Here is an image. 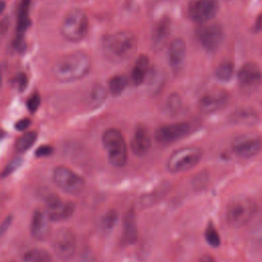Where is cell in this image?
<instances>
[{"label": "cell", "mask_w": 262, "mask_h": 262, "mask_svg": "<svg viewBox=\"0 0 262 262\" xmlns=\"http://www.w3.org/2000/svg\"><path fill=\"white\" fill-rule=\"evenodd\" d=\"M102 144L106 150L108 162L114 167H123L127 163L128 152L124 135L115 128L106 129L102 134Z\"/></svg>", "instance_id": "4"}, {"label": "cell", "mask_w": 262, "mask_h": 262, "mask_svg": "<svg viewBox=\"0 0 262 262\" xmlns=\"http://www.w3.org/2000/svg\"><path fill=\"white\" fill-rule=\"evenodd\" d=\"M198 37L201 44L207 51L214 52L222 44L224 31L220 24L212 23L203 26L198 32Z\"/></svg>", "instance_id": "12"}, {"label": "cell", "mask_w": 262, "mask_h": 262, "mask_svg": "<svg viewBox=\"0 0 262 262\" xmlns=\"http://www.w3.org/2000/svg\"><path fill=\"white\" fill-rule=\"evenodd\" d=\"M218 9V0H195L189 7V15L193 20L206 24L214 18Z\"/></svg>", "instance_id": "15"}, {"label": "cell", "mask_w": 262, "mask_h": 262, "mask_svg": "<svg viewBox=\"0 0 262 262\" xmlns=\"http://www.w3.org/2000/svg\"><path fill=\"white\" fill-rule=\"evenodd\" d=\"M233 71H234L233 63L229 60H225V61H222L217 67V69L215 71V76L219 81L227 82L232 78Z\"/></svg>", "instance_id": "27"}, {"label": "cell", "mask_w": 262, "mask_h": 262, "mask_svg": "<svg viewBox=\"0 0 262 262\" xmlns=\"http://www.w3.org/2000/svg\"><path fill=\"white\" fill-rule=\"evenodd\" d=\"M29 3L30 0H24L20 8L18 10V19H17V32L19 34H21L23 32H25L27 30V28L29 27L30 20H29V16H28V8H29Z\"/></svg>", "instance_id": "28"}, {"label": "cell", "mask_w": 262, "mask_h": 262, "mask_svg": "<svg viewBox=\"0 0 262 262\" xmlns=\"http://www.w3.org/2000/svg\"><path fill=\"white\" fill-rule=\"evenodd\" d=\"M205 238L211 247L216 248V247L220 246L221 239H220L219 233H218L217 229L215 228V226L212 223H209L206 230H205Z\"/></svg>", "instance_id": "31"}, {"label": "cell", "mask_w": 262, "mask_h": 262, "mask_svg": "<svg viewBox=\"0 0 262 262\" xmlns=\"http://www.w3.org/2000/svg\"><path fill=\"white\" fill-rule=\"evenodd\" d=\"M250 235L253 241L262 243V204L258 212V217L250 229Z\"/></svg>", "instance_id": "29"}, {"label": "cell", "mask_w": 262, "mask_h": 262, "mask_svg": "<svg viewBox=\"0 0 262 262\" xmlns=\"http://www.w3.org/2000/svg\"><path fill=\"white\" fill-rule=\"evenodd\" d=\"M229 100V94L223 89H214L205 93L200 101L199 108L204 114H212L223 108Z\"/></svg>", "instance_id": "14"}, {"label": "cell", "mask_w": 262, "mask_h": 262, "mask_svg": "<svg viewBox=\"0 0 262 262\" xmlns=\"http://www.w3.org/2000/svg\"><path fill=\"white\" fill-rule=\"evenodd\" d=\"M181 107V98L178 94L173 93L169 96V98L166 101L165 104V112L170 115L173 116L175 115Z\"/></svg>", "instance_id": "30"}, {"label": "cell", "mask_w": 262, "mask_h": 262, "mask_svg": "<svg viewBox=\"0 0 262 262\" xmlns=\"http://www.w3.org/2000/svg\"><path fill=\"white\" fill-rule=\"evenodd\" d=\"M52 152H53L52 146H50L48 144H45V145L39 146L36 149L35 155H36V157H47V156H50Z\"/></svg>", "instance_id": "36"}, {"label": "cell", "mask_w": 262, "mask_h": 262, "mask_svg": "<svg viewBox=\"0 0 262 262\" xmlns=\"http://www.w3.org/2000/svg\"><path fill=\"white\" fill-rule=\"evenodd\" d=\"M189 125L186 122H177L160 126L155 131V139L159 144L169 145L187 135Z\"/></svg>", "instance_id": "11"}, {"label": "cell", "mask_w": 262, "mask_h": 262, "mask_svg": "<svg viewBox=\"0 0 262 262\" xmlns=\"http://www.w3.org/2000/svg\"><path fill=\"white\" fill-rule=\"evenodd\" d=\"M106 98V90L100 84H95L91 87L87 95V104L90 107H97L104 102Z\"/></svg>", "instance_id": "23"}, {"label": "cell", "mask_w": 262, "mask_h": 262, "mask_svg": "<svg viewBox=\"0 0 262 262\" xmlns=\"http://www.w3.org/2000/svg\"><path fill=\"white\" fill-rule=\"evenodd\" d=\"M51 246L54 254L60 260H70L76 250L75 233L67 227L57 229L51 239Z\"/></svg>", "instance_id": "8"}, {"label": "cell", "mask_w": 262, "mask_h": 262, "mask_svg": "<svg viewBox=\"0 0 262 262\" xmlns=\"http://www.w3.org/2000/svg\"><path fill=\"white\" fill-rule=\"evenodd\" d=\"M30 125H31V120L30 119H28V118L20 119L19 121H17L15 123V129L17 131H25Z\"/></svg>", "instance_id": "37"}, {"label": "cell", "mask_w": 262, "mask_h": 262, "mask_svg": "<svg viewBox=\"0 0 262 262\" xmlns=\"http://www.w3.org/2000/svg\"><path fill=\"white\" fill-rule=\"evenodd\" d=\"M118 219V213L116 210H110L101 219V226L105 230H110L114 227Z\"/></svg>", "instance_id": "32"}, {"label": "cell", "mask_w": 262, "mask_h": 262, "mask_svg": "<svg viewBox=\"0 0 262 262\" xmlns=\"http://www.w3.org/2000/svg\"><path fill=\"white\" fill-rule=\"evenodd\" d=\"M203 157V149L198 146H184L174 150L167 160V169L171 173L187 171L198 165Z\"/></svg>", "instance_id": "6"}, {"label": "cell", "mask_w": 262, "mask_h": 262, "mask_svg": "<svg viewBox=\"0 0 262 262\" xmlns=\"http://www.w3.org/2000/svg\"><path fill=\"white\" fill-rule=\"evenodd\" d=\"M36 139H37V132H35V131L26 132L25 134H23L21 136H19L16 139L14 147L17 151L24 152V151L28 150L35 143Z\"/></svg>", "instance_id": "24"}, {"label": "cell", "mask_w": 262, "mask_h": 262, "mask_svg": "<svg viewBox=\"0 0 262 262\" xmlns=\"http://www.w3.org/2000/svg\"><path fill=\"white\" fill-rule=\"evenodd\" d=\"M170 35V19L168 17H163L157 23L151 35V44L155 50H161Z\"/></svg>", "instance_id": "19"}, {"label": "cell", "mask_w": 262, "mask_h": 262, "mask_svg": "<svg viewBox=\"0 0 262 262\" xmlns=\"http://www.w3.org/2000/svg\"><path fill=\"white\" fill-rule=\"evenodd\" d=\"M46 211L51 221H63L72 217L75 205L72 202H63L56 194H49L45 201Z\"/></svg>", "instance_id": "13"}, {"label": "cell", "mask_w": 262, "mask_h": 262, "mask_svg": "<svg viewBox=\"0 0 262 262\" xmlns=\"http://www.w3.org/2000/svg\"><path fill=\"white\" fill-rule=\"evenodd\" d=\"M257 214L255 202L247 195H237L233 198L226 207L225 219L228 226L241 228L247 225Z\"/></svg>", "instance_id": "3"}, {"label": "cell", "mask_w": 262, "mask_h": 262, "mask_svg": "<svg viewBox=\"0 0 262 262\" xmlns=\"http://www.w3.org/2000/svg\"><path fill=\"white\" fill-rule=\"evenodd\" d=\"M131 149L134 155L136 156H144L151 146V138L149 131L144 126H137L131 143H130Z\"/></svg>", "instance_id": "17"}, {"label": "cell", "mask_w": 262, "mask_h": 262, "mask_svg": "<svg viewBox=\"0 0 262 262\" xmlns=\"http://www.w3.org/2000/svg\"><path fill=\"white\" fill-rule=\"evenodd\" d=\"M127 84H128V80L125 76L117 75L110 79L108 90L113 95L118 96L125 90V88L127 87Z\"/></svg>", "instance_id": "26"}, {"label": "cell", "mask_w": 262, "mask_h": 262, "mask_svg": "<svg viewBox=\"0 0 262 262\" xmlns=\"http://www.w3.org/2000/svg\"><path fill=\"white\" fill-rule=\"evenodd\" d=\"M90 69L91 60L88 54L75 51L58 59L52 68V74L59 82H73L84 78Z\"/></svg>", "instance_id": "1"}, {"label": "cell", "mask_w": 262, "mask_h": 262, "mask_svg": "<svg viewBox=\"0 0 262 262\" xmlns=\"http://www.w3.org/2000/svg\"><path fill=\"white\" fill-rule=\"evenodd\" d=\"M23 260L24 262H50L51 258L44 249H31L25 253Z\"/></svg>", "instance_id": "25"}, {"label": "cell", "mask_w": 262, "mask_h": 262, "mask_svg": "<svg viewBox=\"0 0 262 262\" xmlns=\"http://www.w3.org/2000/svg\"><path fill=\"white\" fill-rule=\"evenodd\" d=\"M148 66H149L148 57L144 54H141L137 58L131 72V80L133 84L140 85L144 82L146 74L148 72Z\"/></svg>", "instance_id": "21"}, {"label": "cell", "mask_w": 262, "mask_h": 262, "mask_svg": "<svg viewBox=\"0 0 262 262\" xmlns=\"http://www.w3.org/2000/svg\"><path fill=\"white\" fill-rule=\"evenodd\" d=\"M49 217L41 210H35L31 220V234L38 241H44L48 237L50 227L48 224Z\"/></svg>", "instance_id": "16"}, {"label": "cell", "mask_w": 262, "mask_h": 262, "mask_svg": "<svg viewBox=\"0 0 262 262\" xmlns=\"http://www.w3.org/2000/svg\"><path fill=\"white\" fill-rule=\"evenodd\" d=\"M40 102H41V99H40V96L38 93H34L30 96V98L28 99L27 101V106H28V110L31 112V113H35L39 105H40Z\"/></svg>", "instance_id": "34"}, {"label": "cell", "mask_w": 262, "mask_h": 262, "mask_svg": "<svg viewBox=\"0 0 262 262\" xmlns=\"http://www.w3.org/2000/svg\"><path fill=\"white\" fill-rule=\"evenodd\" d=\"M168 56L171 67L180 68L182 66L186 56V44L183 39L176 38L170 43Z\"/></svg>", "instance_id": "20"}, {"label": "cell", "mask_w": 262, "mask_h": 262, "mask_svg": "<svg viewBox=\"0 0 262 262\" xmlns=\"http://www.w3.org/2000/svg\"><path fill=\"white\" fill-rule=\"evenodd\" d=\"M138 239V226L137 218L134 210H129L123 219L122 242L125 245H133Z\"/></svg>", "instance_id": "18"}, {"label": "cell", "mask_w": 262, "mask_h": 262, "mask_svg": "<svg viewBox=\"0 0 262 262\" xmlns=\"http://www.w3.org/2000/svg\"><path fill=\"white\" fill-rule=\"evenodd\" d=\"M231 147L239 158H253L262 150V136L254 133L241 134L233 139Z\"/></svg>", "instance_id": "9"}, {"label": "cell", "mask_w": 262, "mask_h": 262, "mask_svg": "<svg viewBox=\"0 0 262 262\" xmlns=\"http://www.w3.org/2000/svg\"><path fill=\"white\" fill-rule=\"evenodd\" d=\"M199 262H217L212 256H209V255H205V256H203L200 260H199Z\"/></svg>", "instance_id": "39"}, {"label": "cell", "mask_w": 262, "mask_h": 262, "mask_svg": "<svg viewBox=\"0 0 262 262\" xmlns=\"http://www.w3.org/2000/svg\"><path fill=\"white\" fill-rule=\"evenodd\" d=\"M54 183L64 192L78 195L85 189V180L76 172L66 166H57L52 173Z\"/></svg>", "instance_id": "7"}, {"label": "cell", "mask_w": 262, "mask_h": 262, "mask_svg": "<svg viewBox=\"0 0 262 262\" xmlns=\"http://www.w3.org/2000/svg\"><path fill=\"white\" fill-rule=\"evenodd\" d=\"M257 120V113L250 107L237 108L230 115V121L235 124H253Z\"/></svg>", "instance_id": "22"}, {"label": "cell", "mask_w": 262, "mask_h": 262, "mask_svg": "<svg viewBox=\"0 0 262 262\" xmlns=\"http://www.w3.org/2000/svg\"><path fill=\"white\" fill-rule=\"evenodd\" d=\"M11 220H12V217L11 216H7L5 218V220L2 222V225H1V234H4V232L6 231V229L9 227L10 223H11Z\"/></svg>", "instance_id": "38"}, {"label": "cell", "mask_w": 262, "mask_h": 262, "mask_svg": "<svg viewBox=\"0 0 262 262\" xmlns=\"http://www.w3.org/2000/svg\"><path fill=\"white\" fill-rule=\"evenodd\" d=\"M13 84L18 89V91H23L24 89H26V87L28 85V79H27L26 75L18 74L17 76H15L13 79Z\"/></svg>", "instance_id": "35"}, {"label": "cell", "mask_w": 262, "mask_h": 262, "mask_svg": "<svg viewBox=\"0 0 262 262\" xmlns=\"http://www.w3.org/2000/svg\"><path fill=\"white\" fill-rule=\"evenodd\" d=\"M21 165V159L20 158H15L12 161H10L5 168L2 171V177H6L8 175H10L13 171H15L19 166Z\"/></svg>", "instance_id": "33"}, {"label": "cell", "mask_w": 262, "mask_h": 262, "mask_svg": "<svg viewBox=\"0 0 262 262\" xmlns=\"http://www.w3.org/2000/svg\"><path fill=\"white\" fill-rule=\"evenodd\" d=\"M237 81L243 92L249 94L256 91L262 83V71L259 64L252 61L244 63L237 73Z\"/></svg>", "instance_id": "10"}, {"label": "cell", "mask_w": 262, "mask_h": 262, "mask_svg": "<svg viewBox=\"0 0 262 262\" xmlns=\"http://www.w3.org/2000/svg\"><path fill=\"white\" fill-rule=\"evenodd\" d=\"M88 31V18L84 11L79 8L71 9L63 17L60 33L64 39L78 42L83 39Z\"/></svg>", "instance_id": "5"}, {"label": "cell", "mask_w": 262, "mask_h": 262, "mask_svg": "<svg viewBox=\"0 0 262 262\" xmlns=\"http://www.w3.org/2000/svg\"><path fill=\"white\" fill-rule=\"evenodd\" d=\"M137 49V39L130 32H118L107 35L102 41L104 56L114 62L131 57Z\"/></svg>", "instance_id": "2"}]
</instances>
